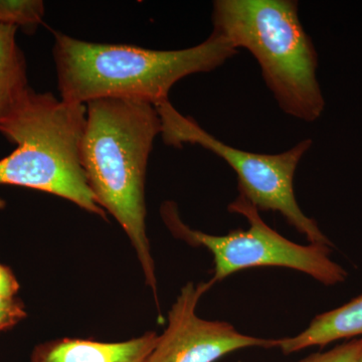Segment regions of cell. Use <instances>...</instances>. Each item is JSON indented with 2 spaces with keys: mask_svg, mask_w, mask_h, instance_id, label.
Returning <instances> with one entry per match:
<instances>
[{
  "mask_svg": "<svg viewBox=\"0 0 362 362\" xmlns=\"http://www.w3.org/2000/svg\"><path fill=\"white\" fill-rule=\"evenodd\" d=\"M86 108L81 160L88 185L130 240L162 319L145 202L147 164L161 134L160 116L156 105L129 98L93 100Z\"/></svg>",
  "mask_w": 362,
  "mask_h": 362,
  "instance_id": "1",
  "label": "cell"
},
{
  "mask_svg": "<svg viewBox=\"0 0 362 362\" xmlns=\"http://www.w3.org/2000/svg\"><path fill=\"white\" fill-rule=\"evenodd\" d=\"M239 49L216 33L202 44L175 51L96 44L54 33L61 99L86 105L102 98H129L153 105L168 100L182 78L220 68Z\"/></svg>",
  "mask_w": 362,
  "mask_h": 362,
  "instance_id": "2",
  "label": "cell"
},
{
  "mask_svg": "<svg viewBox=\"0 0 362 362\" xmlns=\"http://www.w3.org/2000/svg\"><path fill=\"white\" fill-rule=\"evenodd\" d=\"M86 115V105L28 88L0 120V133L16 146L0 159V185L57 195L107 220L81 160Z\"/></svg>",
  "mask_w": 362,
  "mask_h": 362,
  "instance_id": "3",
  "label": "cell"
},
{
  "mask_svg": "<svg viewBox=\"0 0 362 362\" xmlns=\"http://www.w3.org/2000/svg\"><path fill=\"white\" fill-rule=\"evenodd\" d=\"M213 32L252 54L266 86L287 115L314 122L325 101L318 54L299 18L295 0H216Z\"/></svg>",
  "mask_w": 362,
  "mask_h": 362,
  "instance_id": "4",
  "label": "cell"
},
{
  "mask_svg": "<svg viewBox=\"0 0 362 362\" xmlns=\"http://www.w3.org/2000/svg\"><path fill=\"white\" fill-rule=\"evenodd\" d=\"M161 120L162 139L182 147L197 144L213 152L237 173L240 194L258 211L279 213L310 244L332 247L316 221L303 213L294 192L298 165L308 152L311 139H304L278 154H261L235 148L206 132L192 117L183 116L169 100L156 105Z\"/></svg>",
  "mask_w": 362,
  "mask_h": 362,
  "instance_id": "5",
  "label": "cell"
},
{
  "mask_svg": "<svg viewBox=\"0 0 362 362\" xmlns=\"http://www.w3.org/2000/svg\"><path fill=\"white\" fill-rule=\"evenodd\" d=\"M249 221L247 230H233L225 235H214L192 230L185 225L175 202L161 206V216L176 239L192 247H204L214 257L213 284L237 272L255 267H282L302 272L325 286L344 282L347 272L330 259L331 247L296 244L267 225L258 209L243 195L228 207Z\"/></svg>",
  "mask_w": 362,
  "mask_h": 362,
  "instance_id": "6",
  "label": "cell"
},
{
  "mask_svg": "<svg viewBox=\"0 0 362 362\" xmlns=\"http://www.w3.org/2000/svg\"><path fill=\"white\" fill-rule=\"evenodd\" d=\"M214 284L188 282L181 288L168 313V325L147 362H216L237 350L261 347L277 349L278 339L243 334L226 321L197 316L199 300Z\"/></svg>",
  "mask_w": 362,
  "mask_h": 362,
  "instance_id": "7",
  "label": "cell"
},
{
  "mask_svg": "<svg viewBox=\"0 0 362 362\" xmlns=\"http://www.w3.org/2000/svg\"><path fill=\"white\" fill-rule=\"evenodd\" d=\"M158 337L149 331L122 342L59 338L37 344L30 362H147Z\"/></svg>",
  "mask_w": 362,
  "mask_h": 362,
  "instance_id": "8",
  "label": "cell"
},
{
  "mask_svg": "<svg viewBox=\"0 0 362 362\" xmlns=\"http://www.w3.org/2000/svg\"><path fill=\"white\" fill-rule=\"evenodd\" d=\"M359 335H362V295L339 308L319 314L299 334L278 339L277 349L284 354H292Z\"/></svg>",
  "mask_w": 362,
  "mask_h": 362,
  "instance_id": "9",
  "label": "cell"
},
{
  "mask_svg": "<svg viewBox=\"0 0 362 362\" xmlns=\"http://www.w3.org/2000/svg\"><path fill=\"white\" fill-rule=\"evenodd\" d=\"M16 32L18 28L0 23V120L30 88L25 57Z\"/></svg>",
  "mask_w": 362,
  "mask_h": 362,
  "instance_id": "10",
  "label": "cell"
},
{
  "mask_svg": "<svg viewBox=\"0 0 362 362\" xmlns=\"http://www.w3.org/2000/svg\"><path fill=\"white\" fill-rule=\"evenodd\" d=\"M44 16L42 0H0V23L21 28L28 35L37 30Z\"/></svg>",
  "mask_w": 362,
  "mask_h": 362,
  "instance_id": "11",
  "label": "cell"
},
{
  "mask_svg": "<svg viewBox=\"0 0 362 362\" xmlns=\"http://www.w3.org/2000/svg\"><path fill=\"white\" fill-rule=\"evenodd\" d=\"M362 352V338L337 345L326 352H317L299 362H357Z\"/></svg>",
  "mask_w": 362,
  "mask_h": 362,
  "instance_id": "12",
  "label": "cell"
},
{
  "mask_svg": "<svg viewBox=\"0 0 362 362\" xmlns=\"http://www.w3.org/2000/svg\"><path fill=\"white\" fill-rule=\"evenodd\" d=\"M26 316L25 304L21 299L0 296V334L13 329Z\"/></svg>",
  "mask_w": 362,
  "mask_h": 362,
  "instance_id": "13",
  "label": "cell"
},
{
  "mask_svg": "<svg viewBox=\"0 0 362 362\" xmlns=\"http://www.w3.org/2000/svg\"><path fill=\"white\" fill-rule=\"evenodd\" d=\"M20 291V284L9 267L0 264V296L16 297Z\"/></svg>",
  "mask_w": 362,
  "mask_h": 362,
  "instance_id": "14",
  "label": "cell"
},
{
  "mask_svg": "<svg viewBox=\"0 0 362 362\" xmlns=\"http://www.w3.org/2000/svg\"><path fill=\"white\" fill-rule=\"evenodd\" d=\"M4 206H6V202H4V199H0V209H4Z\"/></svg>",
  "mask_w": 362,
  "mask_h": 362,
  "instance_id": "15",
  "label": "cell"
},
{
  "mask_svg": "<svg viewBox=\"0 0 362 362\" xmlns=\"http://www.w3.org/2000/svg\"><path fill=\"white\" fill-rule=\"evenodd\" d=\"M357 362H362V352H361V356H359L358 361H357Z\"/></svg>",
  "mask_w": 362,
  "mask_h": 362,
  "instance_id": "16",
  "label": "cell"
}]
</instances>
